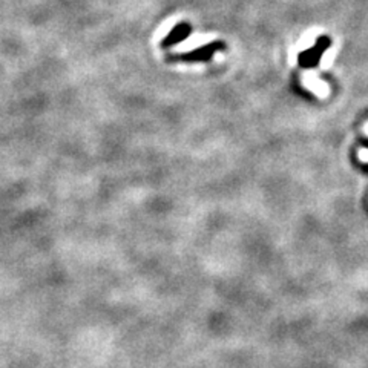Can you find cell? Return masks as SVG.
Segmentation results:
<instances>
[{"mask_svg": "<svg viewBox=\"0 0 368 368\" xmlns=\"http://www.w3.org/2000/svg\"><path fill=\"white\" fill-rule=\"evenodd\" d=\"M224 48V43L221 42H213L211 45H204L201 48L194 50L187 54H182L177 55V57H172V60H183V62H207L212 59V55L215 52H218Z\"/></svg>", "mask_w": 368, "mask_h": 368, "instance_id": "6da1fadb", "label": "cell"}, {"mask_svg": "<svg viewBox=\"0 0 368 368\" xmlns=\"http://www.w3.org/2000/svg\"><path fill=\"white\" fill-rule=\"evenodd\" d=\"M191 31H192V28L189 23H178L174 28V30L166 35V39L163 40L162 46H163V48H171V46L182 43L183 40L187 39L189 34H191Z\"/></svg>", "mask_w": 368, "mask_h": 368, "instance_id": "7a4b0ae2", "label": "cell"}]
</instances>
